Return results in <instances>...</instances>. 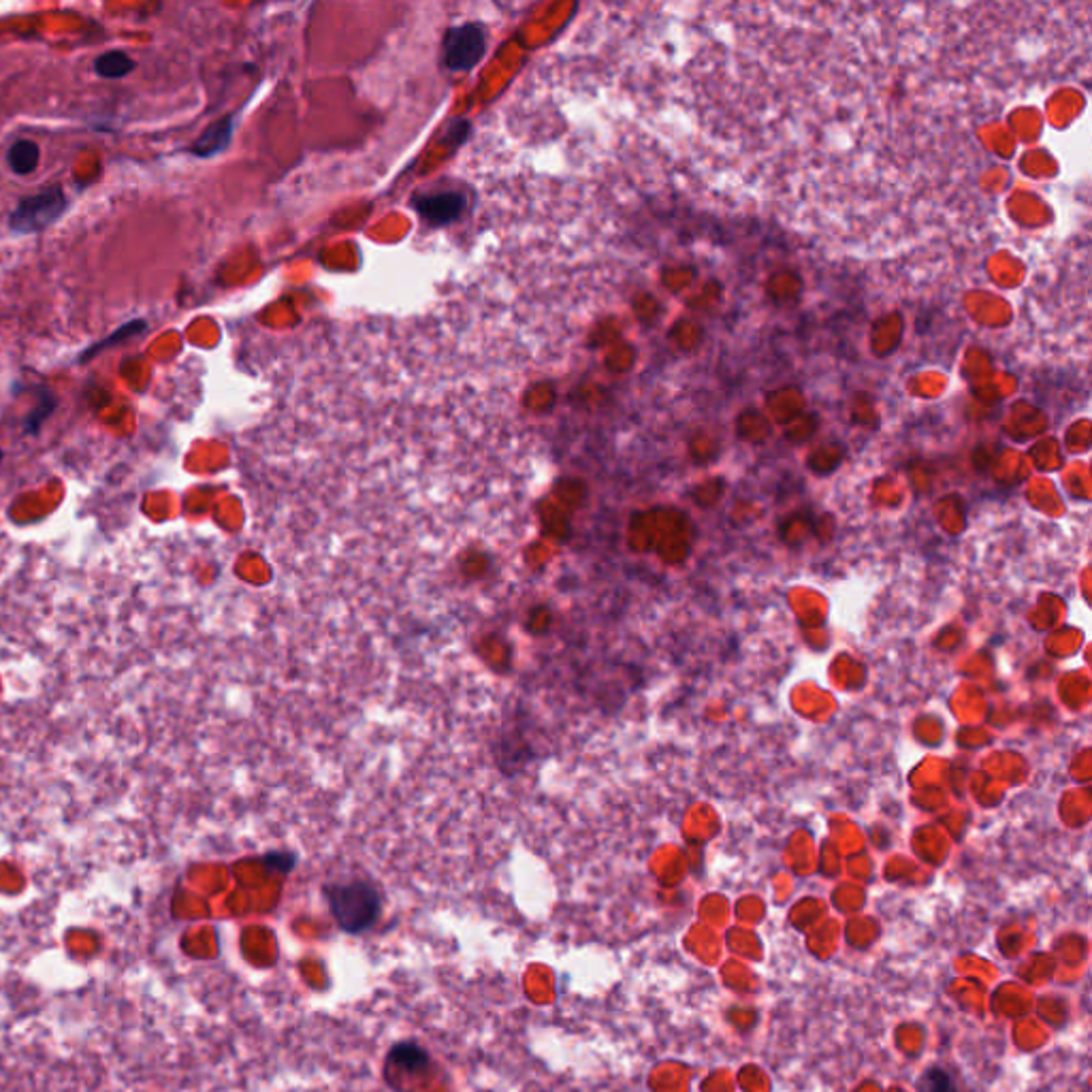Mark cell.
I'll return each mask as SVG.
<instances>
[{"mask_svg": "<svg viewBox=\"0 0 1092 1092\" xmlns=\"http://www.w3.org/2000/svg\"><path fill=\"white\" fill-rule=\"evenodd\" d=\"M37 400V406L33 408V412H30L24 421V433H28V436L39 433L41 425L48 421L51 414H54L56 406H58V400H56V395L50 389H39Z\"/></svg>", "mask_w": 1092, "mask_h": 1092, "instance_id": "8992f818", "label": "cell"}, {"mask_svg": "<svg viewBox=\"0 0 1092 1092\" xmlns=\"http://www.w3.org/2000/svg\"><path fill=\"white\" fill-rule=\"evenodd\" d=\"M389 1063L397 1065V1067H403V1069H423L429 1063V1054L421 1048V1045L403 1042V1043H397L395 1048L391 1050Z\"/></svg>", "mask_w": 1092, "mask_h": 1092, "instance_id": "52a82bcc", "label": "cell"}, {"mask_svg": "<svg viewBox=\"0 0 1092 1092\" xmlns=\"http://www.w3.org/2000/svg\"><path fill=\"white\" fill-rule=\"evenodd\" d=\"M920 1092H956L951 1075L941 1067H928L918 1081Z\"/></svg>", "mask_w": 1092, "mask_h": 1092, "instance_id": "ba28073f", "label": "cell"}, {"mask_svg": "<svg viewBox=\"0 0 1092 1092\" xmlns=\"http://www.w3.org/2000/svg\"><path fill=\"white\" fill-rule=\"evenodd\" d=\"M134 69H137V62H134L126 51L120 50L105 51V54H101L95 60L96 75L105 77V80H122V77L131 75Z\"/></svg>", "mask_w": 1092, "mask_h": 1092, "instance_id": "277c9868", "label": "cell"}, {"mask_svg": "<svg viewBox=\"0 0 1092 1092\" xmlns=\"http://www.w3.org/2000/svg\"><path fill=\"white\" fill-rule=\"evenodd\" d=\"M146 329H148V323H146V320H141V318L131 320V323H126V325H120V327L113 331L111 335H107V338H103L101 341H96V344H92L90 348L81 352V355H80V363L92 361L98 355V352L110 350V348H113V346L124 344V341H126V340L137 338V335L146 333Z\"/></svg>", "mask_w": 1092, "mask_h": 1092, "instance_id": "3957f363", "label": "cell"}, {"mask_svg": "<svg viewBox=\"0 0 1092 1092\" xmlns=\"http://www.w3.org/2000/svg\"><path fill=\"white\" fill-rule=\"evenodd\" d=\"M39 158H41L39 146L33 141V139H18V141H15L7 152L9 167H11L13 173H18V175L33 173V171L39 167Z\"/></svg>", "mask_w": 1092, "mask_h": 1092, "instance_id": "5b68a950", "label": "cell"}, {"mask_svg": "<svg viewBox=\"0 0 1092 1092\" xmlns=\"http://www.w3.org/2000/svg\"><path fill=\"white\" fill-rule=\"evenodd\" d=\"M327 898L335 922L350 935L371 928L380 915V894L367 882L335 883L327 888Z\"/></svg>", "mask_w": 1092, "mask_h": 1092, "instance_id": "6da1fadb", "label": "cell"}, {"mask_svg": "<svg viewBox=\"0 0 1092 1092\" xmlns=\"http://www.w3.org/2000/svg\"><path fill=\"white\" fill-rule=\"evenodd\" d=\"M69 210V199L60 186H50L37 195L24 196L9 214V229L15 235H37L56 225Z\"/></svg>", "mask_w": 1092, "mask_h": 1092, "instance_id": "7a4b0ae2", "label": "cell"}, {"mask_svg": "<svg viewBox=\"0 0 1092 1092\" xmlns=\"http://www.w3.org/2000/svg\"><path fill=\"white\" fill-rule=\"evenodd\" d=\"M0 459H3V450H0Z\"/></svg>", "mask_w": 1092, "mask_h": 1092, "instance_id": "9c48e42d", "label": "cell"}]
</instances>
